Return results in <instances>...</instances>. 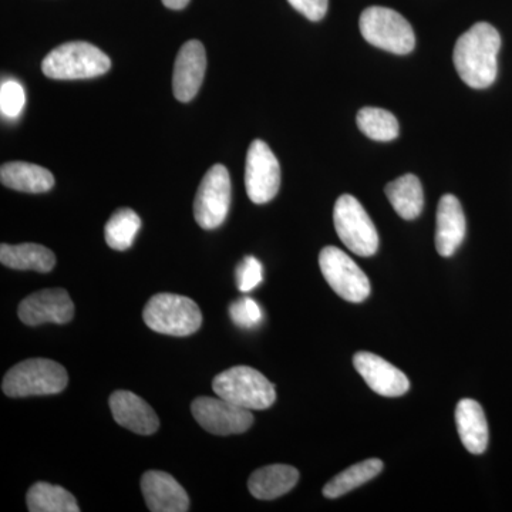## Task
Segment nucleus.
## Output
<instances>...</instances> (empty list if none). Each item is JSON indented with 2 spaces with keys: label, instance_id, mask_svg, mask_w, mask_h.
<instances>
[{
  "label": "nucleus",
  "instance_id": "nucleus-1",
  "mask_svg": "<svg viewBox=\"0 0 512 512\" xmlns=\"http://www.w3.org/2000/svg\"><path fill=\"white\" fill-rule=\"evenodd\" d=\"M501 36L490 23L480 22L458 37L453 60L458 76L473 89H487L497 79Z\"/></svg>",
  "mask_w": 512,
  "mask_h": 512
},
{
  "label": "nucleus",
  "instance_id": "nucleus-2",
  "mask_svg": "<svg viewBox=\"0 0 512 512\" xmlns=\"http://www.w3.org/2000/svg\"><path fill=\"white\" fill-rule=\"evenodd\" d=\"M110 67V57L87 42L57 46L42 63L45 76L55 80L93 79L109 72Z\"/></svg>",
  "mask_w": 512,
  "mask_h": 512
},
{
  "label": "nucleus",
  "instance_id": "nucleus-3",
  "mask_svg": "<svg viewBox=\"0 0 512 512\" xmlns=\"http://www.w3.org/2000/svg\"><path fill=\"white\" fill-rule=\"evenodd\" d=\"M69 383L66 369L50 359H28L3 377L2 390L9 397L49 396L62 393Z\"/></svg>",
  "mask_w": 512,
  "mask_h": 512
},
{
  "label": "nucleus",
  "instance_id": "nucleus-4",
  "mask_svg": "<svg viewBox=\"0 0 512 512\" xmlns=\"http://www.w3.org/2000/svg\"><path fill=\"white\" fill-rule=\"evenodd\" d=\"M212 389L221 399L248 410L269 409L276 400L274 384L258 370L235 366L215 377Z\"/></svg>",
  "mask_w": 512,
  "mask_h": 512
},
{
  "label": "nucleus",
  "instance_id": "nucleus-5",
  "mask_svg": "<svg viewBox=\"0 0 512 512\" xmlns=\"http://www.w3.org/2000/svg\"><path fill=\"white\" fill-rule=\"evenodd\" d=\"M143 319L151 330L168 336H190L200 330L202 313L197 303L174 293H158L148 301Z\"/></svg>",
  "mask_w": 512,
  "mask_h": 512
},
{
  "label": "nucleus",
  "instance_id": "nucleus-6",
  "mask_svg": "<svg viewBox=\"0 0 512 512\" xmlns=\"http://www.w3.org/2000/svg\"><path fill=\"white\" fill-rule=\"evenodd\" d=\"M359 28L370 45L394 55H409L416 46L412 25L393 9L372 6L363 10Z\"/></svg>",
  "mask_w": 512,
  "mask_h": 512
},
{
  "label": "nucleus",
  "instance_id": "nucleus-7",
  "mask_svg": "<svg viewBox=\"0 0 512 512\" xmlns=\"http://www.w3.org/2000/svg\"><path fill=\"white\" fill-rule=\"evenodd\" d=\"M340 241L359 256L375 255L379 249V234L372 218L353 195L345 194L336 201L333 211Z\"/></svg>",
  "mask_w": 512,
  "mask_h": 512
},
{
  "label": "nucleus",
  "instance_id": "nucleus-8",
  "mask_svg": "<svg viewBox=\"0 0 512 512\" xmlns=\"http://www.w3.org/2000/svg\"><path fill=\"white\" fill-rule=\"evenodd\" d=\"M231 177L227 167L215 164L202 178L194 202V217L202 229H217L227 220L231 207Z\"/></svg>",
  "mask_w": 512,
  "mask_h": 512
},
{
  "label": "nucleus",
  "instance_id": "nucleus-9",
  "mask_svg": "<svg viewBox=\"0 0 512 512\" xmlns=\"http://www.w3.org/2000/svg\"><path fill=\"white\" fill-rule=\"evenodd\" d=\"M319 266L323 278L340 298L352 303H360L369 298V278L342 249L323 248L319 255Z\"/></svg>",
  "mask_w": 512,
  "mask_h": 512
},
{
  "label": "nucleus",
  "instance_id": "nucleus-10",
  "mask_svg": "<svg viewBox=\"0 0 512 512\" xmlns=\"http://www.w3.org/2000/svg\"><path fill=\"white\" fill-rule=\"evenodd\" d=\"M245 187L249 200L255 204H266L274 200L281 187V165L268 144L262 140H255L249 146Z\"/></svg>",
  "mask_w": 512,
  "mask_h": 512
},
{
  "label": "nucleus",
  "instance_id": "nucleus-11",
  "mask_svg": "<svg viewBox=\"0 0 512 512\" xmlns=\"http://www.w3.org/2000/svg\"><path fill=\"white\" fill-rule=\"evenodd\" d=\"M191 412L202 429L215 436L245 433L254 424L251 410L229 403L221 397H198L191 404Z\"/></svg>",
  "mask_w": 512,
  "mask_h": 512
},
{
  "label": "nucleus",
  "instance_id": "nucleus-12",
  "mask_svg": "<svg viewBox=\"0 0 512 512\" xmlns=\"http://www.w3.org/2000/svg\"><path fill=\"white\" fill-rule=\"evenodd\" d=\"M19 318L25 325L43 323H69L74 316V303L62 288L43 289L23 299L18 309Z\"/></svg>",
  "mask_w": 512,
  "mask_h": 512
},
{
  "label": "nucleus",
  "instance_id": "nucleus-13",
  "mask_svg": "<svg viewBox=\"0 0 512 512\" xmlns=\"http://www.w3.org/2000/svg\"><path fill=\"white\" fill-rule=\"evenodd\" d=\"M353 365L367 386L380 396L400 397L409 392L410 382L402 370L375 353H356Z\"/></svg>",
  "mask_w": 512,
  "mask_h": 512
},
{
  "label": "nucleus",
  "instance_id": "nucleus-14",
  "mask_svg": "<svg viewBox=\"0 0 512 512\" xmlns=\"http://www.w3.org/2000/svg\"><path fill=\"white\" fill-rule=\"evenodd\" d=\"M207 69L204 45L190 40L181 47L174 64L173 90L175 99L188 103L197 96Z\"/></svg>",
  "mask_w": 512,
  "mask_h": 512
},
{
  "label": "nucleus",
  "instance_id": "nucleus-15",
  "mask_svg": "<svg viewBox=\"0 0 512 512\" xmlns=\"http://www.w3.org/2000/svg\"><path fill=\"white\" fill-rule=\"evenodd\" d=\"M141 491L148 510L153 512H185L190 510L187 491L173 476L164 471H147L141 478Z\"/></svg>",
  "mask_w": 512,
  "mask_h": 512
},
{
  "label": "nucleus",
  "instance_id": "nucleus-16",
  "mask_svg": "<svg viewBox=\"0 0 512 512\" xmlns=\"http://www.w3.org/2000/svg\"><path fill=\"white\" fill-rule=\"evenodd\" d=\"M110 409L117 424L141 436H150L160 427V420L150 404L127 390L111 394Z\"/></svg>",
  "mask_w": 512,
  "mask_h": 512
},
{
  "label": "nucleus",
  "instance_id": "nucleus-17",
  "mask_svg": "<svg viewBox=\"0 0 512 512\" xmlns=\"http://www.w3.org/2000/svg\"><path fill=\"white\" fill-rule=\"evenodd\" d=\"M466 238V215L454 195L441 197L437 208L436 248L444 258L454 255Z\"/></svg>",
  "mask_w": 512,
  "mask_h": 512
},
{
  "label": "nucleus",
  "instance_id": "nucleus-18",
  "mask_svg": "<svg viewBox=\"0 0 512 512\" xmlns=\"http://www.w3.org/2000/svg\"><path fill=\"white\" fill-rule=\"evenodd\" d=\"M456 424L461 443L471 454H483L488 447V423L483 407L476 400L457 404Z\"/></svg>",
  "mask_w": 512,
  "mask_h": 512
},
{
  "label": "nucleus",
  "instance_id": "nucleus-19",
  "mask_svg": "<svg viewBox=\"0 0 512 512\" xmlns=\"http://www.w3.org/2000/svg\"><path fill=\"white\" fill-rule=\"evenodd\" d=\"M0 181L5 187L29 194H43L55 185V177L49 170L25 161L3 164L0 168Z\"/></svg>",
  "mask_w": 512,
  "mask_h": 512
},
{
  "label": "nucleus",
  "instance_id": "nucleus-20",
  "mask_svg": "<svg viewBox=\"0 0 512 512\" xmlns=\"http://www.w3.org/2000/svg\"><path fill=\"white\" fill-rule=\"evenodd\" d=\"M299 481V471L285 464L259 468L249 477L248 488L258 500H275L292 490Z\"/></svg>",
  "mask_w": 512,
  "mask_h": 512
},
{
  "label": "nucleus",
  "instance_id": "nucleus-21",
  "mask_svg": "<svg viewBox=\"0 0 512 512\" xmlns=\"http://www.w3.org/2000/svg\"><path fill=\"white\" fill-rule=\"evenodd\" d=\"M0 262L18 271H36L47 274L56 265V256L50 249L39 244H2Z\"/></svg>",
  "mask_w": 512,
  "mask_h": 512
},
{
  "label": "nucleus",
  "instance_id": "nucleus-22",
  "mask_svg": "<svg viewBox=\"0 0 512 512\" xmlns=\"http://www.w3.org/2000/svg\"><path fill=\"white\" fill-rule=\"evenodd\" d=\"M386 195L403 220H416L424 207V192L419 178L406 174L386 185Z\"/></svg>",
  "mask_w": 512,
  "mask_h": 512
},
{
  "label": "nucleus",
  "instance_id": "nucleus-23",
  "mask_svg": "<svg viewBox=\"0 0 512 512\" xmlns=\"http://www.w3.org/2000/svg\"><path fill=\"white\" fill-rule=\"evenodd\" d=\"M30 512H79L76 498L66 488L49 483H36L26 495Z\"/></svg>",
  "mask_w": 512,
  "mask_h": 512
},
{
  "label": "nucleus",
  "instance_id": "nucleus-24",
  "mask_svg": "<svg viewBox=\"0 0 512 512\" xmlns=\"http://www.w3.org/2000/svg\"><path fill=\"white\" fill-rule=\"evenodd\" d=\"M383 470V461L379 458H370V460L357 463L355 466L342 471L335 478L329 481L323 487V495L328 498H339L342 495L356 490L360 485L366 484L367 481L379 476Z\"/></svg>",
  "mask_w": 512,
  "mask_h": 512
},
{
  "label": "nucleus",
  "instance_id": "nucleus-25",
  "mask_svg": "<svg viewBox=\"0 0 512 512\" xmlns=\"http://www.w3.org/2000/svg\"><path fill=\"white\" fill-rule=\"evenodd\" d=\"M141 228V218L130 208H120L111 215L104 229L106 242L116 251H126L133 245L134 239Z\"/></svg>",
  "mask_w": 512,
  "mask_h": 512
},
{
  "label": "nucleus",
  "instance_id": "nucleus-26",
  "mask_svg": "<svg viewBox=\"0 0 512 512\" xmlns=\"http://www.w3.org/2000/svg\"><path fill=\"white\" fill-rule=\"evenodd\" d=\"M357 126L375 141H392L399 137V121L394 114L377 107H365L357 113Z\"/></svg>",
  "mask_w": 512,
  "mask_h": 512
},
{
  "label": "nucleus",
  "instance_id": "nucleus-27",
  "mask_svg": "<svg viewBox=\"0 0 512 512\" xmlns=\"http://www.w3.org/2000/svg\"><path fill=\"white\" fill-rule=\"evenodd\" d=\"M26 93L16 80H5L0 86V111L6 119H16L25 109Z\"/></svg>",
  "mask_w": 512,
  "mask_h": 512
},
{
  "label": "nucleus",
  "instance_id": "nucleus-28",
  "mask_svg": "<svg viewBox=\"0 0 512 512\" xmlns=\"http://www.w3.org/2000/svg\"><path fill=\"white\" fill-rule=\"evenodd\" d=\"M229 316L239 328L252 329L262 322V309L254 299L242 298L231 303Z\"/></svg>",
  "mask_w": 512,
  "mask_h": 512
},
{
  "label": "nucleus",
  "instance_id": "nucleus-29",
  "mask_svg": "<svg viewBox=\"0 0 512 512\" xmlns=\"http://www.w3.org/2000/svg\"><path fill=\"white\" fill-rule=\"evenodd\" d=\"M264 279V269L261 262L255 256H247L242 259L237 268V285L241 292H251L256 286L261 285Z\"/></svg>",
  "mask_w": 512,
  "mask_h": 512
},
{
  "label": "nucleus",
  "instance_id": "nucleus-30",
  "mask_svg": "<svg viewBox=\"0 0 512 512\" xmlns=\"http://www.w3.org/2000/svg\"><path fill=\"white\" fill-rule=\"evenodd\" d=\"M293 9L312 22H319L328 12L329 0H288Z\"/></svg>",
  "mask_w": 512,
  "mask_h": 512
},
{
  "label": "nucleus",
  "instance_id": "nucleus-31",
  "mask_svg": "<svg viewBox=\"0 0 512 512\" xmlns=\"http://www.w3.org/2000/svg\"><path fill=\"white\" fill-rule=\"evenodd\" d=\"M163 3L165 8L181 10L190 3V0H163Z\"/></svg>",
  "mask_w": 512,
  "mask_h": 512
}]
</instances>
